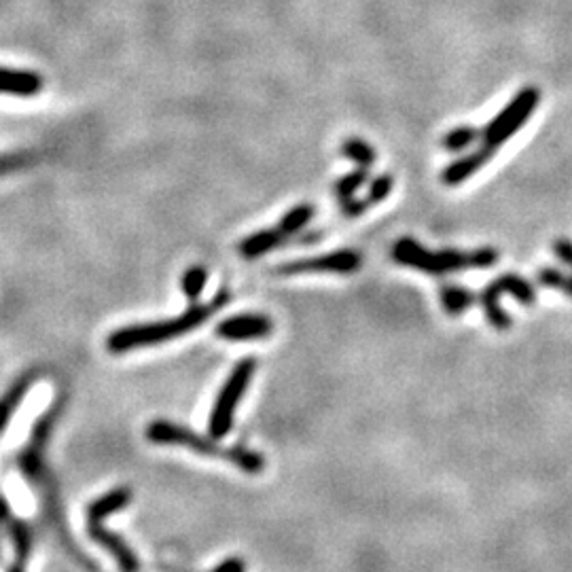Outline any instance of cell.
Here are the masks:
<instances>
[{
    "mask_svg": "<svg viewBox=\"0 0 572 572\" xmlns=\"http://www.w3.org/2000/svg\"><path fill=\"white\" fill-rule=\"evenodd\" d=\"M229 299H231L229 291H221L212 301L204 303V306H200V303H193L185 314L176 316V318L157 320V323H145V325L121 327L106 337V350L113 354H125L132 350L151 348V346L170 342V339L174 337H181L193 329H198L214 312L227 306Z\"/></svg>",
    "mask_w": 572,
    "mask_h": 572,
    "instance_id": "cell-1",
    "label": "cell"
},
{
    "mask_svg": "<svg viewBox=\"0 0 572 572\" xmlns=\"http://www.w3.org/2000/svg\"><path fill=\"white\" fill-rule=\"evenodd\" d=\"M392 259L401 265L414 267V270L441 276L458 270H469V267H492L498 259L494 248H477L469 253H460V250H433L424 248L416 240L401 238L395 248H392Z\"/></svg>",
    "mask_w": 572,
    "mask_h": 572,
    "instance_id": "cell-2",
    "label": "cell"
},
{
    "mask_svg": "<svg viewBox=\"0 0 572 572\" xmlns=\"http://www.w3.org/2000/svg\"><path fill=\"white\" fill-rule=\"evenodd\" d=\"M257 369V361L253 356H246L242 359L234 371L229 373V378L225 380L217 403H214L212 411H210V420H208V433L212 439H223L229 431L231 426H234V416H236V409L238 403L242 399V395L246 392L250 380H253Z\"/></svg>",
    "mask_w": 572,
    "mask_h": 572,
    "instance_id": "cell-3",
    "label": "cell"
},
{
    "mask_svg": "<svg viewBox=\"0 0 572 572\" xmlns=\"http://www.w3.org/2000/svg\"><path fill=\"white\" fill-rule=\"evenodd\" d=\"M539 102H541L539 87H524L522 92L513 96V100L505 106V109L490 121L484 132V145L490 149L505 145L517 130H522V125L536 111Z\"/></svg>",
    "mask_w": 572,
    "mask_h": 572,
    "instance_id": "cell-4",
    "label": "cell"
},
{
    "mask_svg": "<svg viewBox=\"0 0 572 572\" xmlns=\"http://www.w3.org/2000/svg\"><path fill=\"white\" fill-rule=\"evenodd\" d=\"M145 435L151 443H157V445H181V448H187L195 454L217 456V458H225L227 462L231 458V448H223V445L217 443V439L202 437L198 433H193L191 428L170 422V420L151 422L147 426Z\"/></svg>",
    "mask_w": 572,
    "mask_h": 572,
    "instance_id": "cell-5",
    "label": "cell"
},
{
    "mask_svg": "<svg viewBox=\"0 0 572 572\" xmlns=\"http://www.w3.org/2000/svg\"><path fill=\"white\" fill-rule=\"evenodd\" d=\"M62 411V403L56 401L45 414L34 424L28 445L22 450V454L17 456V467L28 477L32 484H39L45 477V445L49 441V435L53 431V424H56L58 416Z\"/></svg>",
    "mask_w": 572,
    "mask_h": 572,
    "instance_id": "cell-6",
    "label": "cell"
},
{
    "mask_svg": "<svg viewBox=\"0 0 572 572\" xmlns=\"http://www.w3.org/2000/svg\"><path fill=\"white\" fill-rule=\"evenodd\" d=\"M361 255L356 250H335L329 255L308 257L289 261L278 267L280 276H299V274H314V272H335V274H352L361 267Z\"/></svg>",
    "mask_w": 572,
    "mask_h": 572,
    "instance_id": "cell-7",
    "label": "cell"
},
{
    "mask_svg": "<svg viewBox=\"0 0 572 572\" xmlns=\"http://www.w3.org/2000/svg\"><path fill=\"white\" fill-rule=\"evenodd\" d=\"M87 532L98 545H102L106 551L111 553L121 572H138L140 570V562H138L136 553L130 549L128 543L121 539V536L113 534L111 530H106L102 526V517L87 513Z\"/></svg>",
    "mask_w": 572,
    "mask_h": 572,
    "instance_id": "cell-8",
    "label": "cell"
},
{
    "mask_svg": "<svg viewBox=\"0 0 572 572\" xmlns=\"http://www.w3.org/2000/svg\"><path fill=\"white\" fill-rule=\"evenodd\" d=\"M274 331V323L261 314H240L231 316L217 327V335L229 342H242V339H257L267 337Z\"/></svg>",
    "mask_w": 572,
    "mask_h": 572,
    "instance_id": "cell-9",
    "label": "cell"
},
{
    "mask_svg": "<svg viewBox=\"0 0 572 572\" xmlns=\"http://www.w3.org/2000/svg\"><path fill=\"white\" fill-rule=\"evenodd\" d=\"M43 89V79L32 70H13L0 66V94L7 96H37Z\"/></svg>",
    "mask_w": 572,
    "mask_h": 572,
    "instance_id": "cell-10",
    "label": "cell"
},
{
    "mask_svg": "<svg viewBox=\"0 0 572 572\" xmlns=\"http://www.w3.org/2000/svg\"><path fill=\"white\" fill-rule=\"evenodd\" d=\"M492 153L494 149L490 147H481L469 155H464L460 159H456V162H452L448 168L443 170L441 174V181L445 185H460L467 181V178H471L479 168H484L490 159H492Z\"/></svg>",
    "mask_w": 572,
    "mask_h": 572,
    "instance_id": "cell-11",
    "label": "cell"
},
{
    "mask_svg": "<svg viewBox=\"0 0 572 572\" xmlns=\"http://www.w3.org/2000/svg\"><path fill=\"white\" fill-rule=\"evenodd\" d=\"M284 242H286V236L278 227L276 229H263V231H257V234L248 236L246 240L240 242V255L244 259H257L265 253H270V250L282 246Z\"/></svg>",
    "mask_w": 572,
    "mask_h": 572,
    "instance_id": "cell-12",
    "label": "cell"
},
{
    "mask_svg": "<svg viewBox=\"0 0 572 572\" xmlns=\"http://www.w3.org/2000/svg\"><path fill=\"white\" fill-rule=\"evenodd\" d=\"M34 382H37V373H26L9 388L7 395L0 399V435L5 433L9 420L15 414V409L20 407V403L24 401V397L28 395V390L32 388Z\"/></svg>",
    "mask_w": 572,
    "mask_h": 572,
    "instance_id": "cell-13",
    "label": "cell"
},
{
    "mask_svg": "<svg viewBox=\"0 0 572 572\" xmlns=\"http://www.w3.org/2000/svg\"><path fill=\"white\" fill-rule=\"evenodd\" d=\"M494 289L500 293V295H513L517 301H522L526 303V306H532V303H536V293L532 289V284L522 278V276H517V274H505V276H500L496 278L494 282H490Z\"/></svg>",
    "mask_w": 572,
    "mask_h": 572,
    "instance_id": "cell-14",
    "label": "cell"
},
{
    "mask_svg": "<svg viewBox=\"0 0 572 572\" xmlns=\"http://www.w3.org/2000/svg\"><path fill=\"white\" fill-rule=\"evenodd\" d=\"M500 297L503 295H500L492 284H488L486 289L481 291L479 301H481V308H484V312L490 320V325L498 331H509L511 329V316L503 308H500Z\"/></svg>",
    "mask_w": 572,
    "mask_h": 572,
    "instance_id": "cell-15",
    "label": "cell"
},
{
    "mask_svg": "<svg viewBox=\"0 0 572 572\" xmlns=\"http://www.w3.org/2000/svg\"><path fill=\"white\" fill-rule=\"evenodd\" d=\"M441 303H443L445 312L452 314V316H458L473 306L475 293L469 289H464V286H456V284L441 286Z\"/></svg>",
    "mask_w": 572,
    "mask_h": 572,
    "instance_id": "cell-16",
    "label": "cell"
},
{
    "mask_svg": "<svg viewBox=\"0 0 572 572\" xmlns=\"http://www.w3.org/2000/svg\"><path fill=\"white\" fill-rule=\"evenodd\" d=\"M312 217H314V208L310 204H299L284 214L282 221L278 223V229L286 238H289L306 227L312 221Z\"/></svg>",
    "mask_w": 572,
    "mask_h": 572,
    "instance_id": "cell-17",
    "label": "cell"
},
{
    "mask_svg": "<svg viewBox=\"0 0 572 572\" xmlns=\"http://www.w3.org/2000/svg\"><path fill=\"white\" fill-rule=\"evenodd\" d=\"M342 153H344L348 159H352L354 164H359L361 168H367V170H369V166H373V162H375V151H373V147L367 145V142L361 140V138H346L344 145H342Z\"/></svg>",
    "mask_w": 572,
    "mask_h": 572,
    "instance_id": "cell-18",
    "label": "cell"
},
{
    "mask_svg": "<svg viewBox=\"0 0 572 572\" xmlns=\"http://www.w3.org/2000/svg\"><path fill=\"white\" fill-rule=\"evenodd\" d=\"M206 280H208V272H206V267H202V265H193L185 272V276H183V291H185V297L191 303H198V299H200V295L204 291V286H206Z\"/></svg>",
    "mask_w": 572,
    "mask_h": 572,
    "instance_id": "cell-19",
    "label": "cell"
},
{
    "mask_svg": "<svg viewBox=\"0 0 572 572\" xmlns=\"http://www.w3.org/2000/svg\"><path fill=\"white\" fill-rule=\"evenodd\" d=\"M367 178H369L367 168H361V170H356V172L346 174L344 178H339L337 185H335V195H337L339 204L352 200L354 191H359V187H363V185L367 183Z\"/></svg>",
    "mask_w": 572,
    "mask_h": 572,
    "instance_id": "cell-20",
    "label": "cell"
},
{
    "mask_svg": "<svg viewBox=\"0 0 572 572\" xmlns=\"http://www.w3.org/2000/svg\"><path fill=\"white\" fill-rule=\"evenodd\" d=\"M11 541L15 547L17 562H26L32 551V532L24 522H11Z\"/></svg>",
    "mask_w": 572,
    "mask_h": 572,
    "instance_id": "cell-21",
    "label": "cell"
},
{
    "mask_svg": "<svg viewBox=\"0 0 572 572\" xmlns=\"http://www.w3.org/2000/svg\"><path fill=\"white\" fill-rule=\"evenodd\" d=\"M477 138H479V130L469 128V125H462V128H456L450 134H445L443 147L448 151H462V149H467L469 145H473Z\"/></svg>",
    "mask_w": 572,
    "mask_h": 572,
    "instance_id": "cell-22",
    "label": "cell"
},
{
    "mask_svg": "<svg viewBox=\"0 0 572 572\" xmlns=\"http://www.w3.org/2000/svg\"><path fill=\"white\" fill-rule=\"evenodd\" d=\"M539 282L549 286V289H558L564 295L572 297V276H566L560 270H553V267H543L539 272Z\"/></svg>",
    "mask_w": 572,
    "mask_h": 572,
    "instance_id": "cell-23",
    "label": "cell"
},
{
    "mask_svg": "<svg viewBox=\"0 0 572 572\" xmlns=\"http://www.w3.org/2000/svg\"><path fill=\"white\" fill-rule=\"evenodd\" d=\"M390 189H392V176H388V174H382V176H378V178H375V181L371 183V187H369V195H367V200H369L371 204L384 202V200L388 198Z\"/></svg>",
    "mask_w": 572,
    "mask_h": 572,
    "instance_id": "cell-24",
    "label": "cell"
},
{
    "mask_svg": "<svg viewBox=\"0 0 572 572\" xmlns=\"http://www.w3.org/2000/svg\"><path fill=\"white\" fill-rule=\"evenodd\" d=\"M28 162H30L28 155H22V153L0 155V176H5V174L15 172V170H22Z\"/></svg>",
    "mask_w": 572,
    "mask_h": 572,
    "instance_id": "cell-25",
    "label": "cell"
},
{
    "mask_svg": "<svg viewBox=\"0 0 572 572\" xmlns=\"http://www.w3.org/2000/svg\"><path fill=\"white\" fill-rule=\"evenodd\" d=\"M371 206L369 200H348V202H342V214L348 219L352 217H359V214H363L367 208Z\"/></svg>",
    "mask_w": 572,
    "mask_h": 572,
    "instance_id": "cell-26",
    "label": "cell"
},
{
    "mask_svg": "<svg viewBox=\"0 0 572 572\" xmlns=\"http://www.w3.org/2000/svg\"><path fill=\"white\" fill-rule=\"evenodd\" d=\"M210 572H246V564L240 558H227L219 566H214Z\"/></svg>",
    "mask_w": 572,
    "mask_h": 572,
    "instance_id": "cell-27",
    "label": "cell"
},
{
    "mask_svg": "<svg viewBox=\"0 0 572 572\" xmlns=\"http://www.w3.org/2000/svg\"><path fill=\"white\" fill-rule=\"evenodd\" d=\"M553 250H556V255L564 263H568L572 267V242L570 240H564V238L556 240V242H553Z\"/></svg>",
    "mask_w": 572,
    "mask_h": 572,
    "instance_id": "cell-28",
    "label": "cell"
},
{
    "mask_svg": "<svg viewBox=\"0 0 572 572\" xmlns=\"http://www.w3.org/2000/svg\"><path fill=\"white\" fill-rule=\"evenodd\" d=\"M9 517H11V505L7 503V500H5L3 496H0V524L7 522Z\"/></svg>",
    "mask_w": 572,
    "mask_h": 572,
    "instance_id": "cell-29",
    "label": "cell"
},
{
    "mask_svg": "<svg viewBox=\"0 0 572 572\" xmlns=\"http://www.w3.org/2000/svg\"><path fill=\"white\" fill-rule=\"evenodd\" d=\"M7 572H24V562H15Z\"/></svg>",
    "mask_w": 572,
    "mask_h": 572,
    "instance_id": "cell-30",
    "label": "cell"
}]
</instances>
